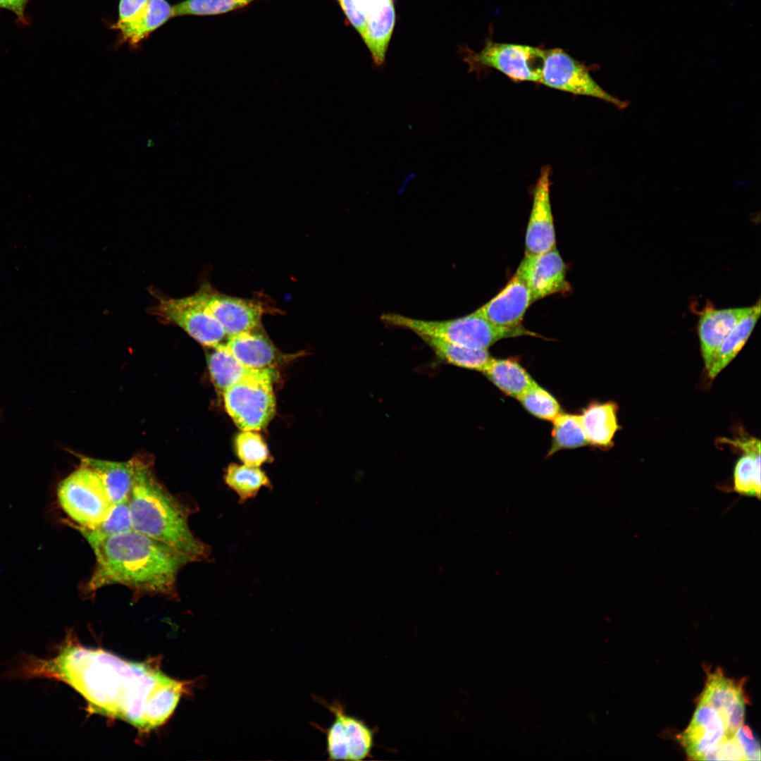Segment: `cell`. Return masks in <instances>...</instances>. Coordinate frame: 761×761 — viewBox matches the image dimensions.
Listing matches in <instances>:
<instances>
[{
  "mask_svg": "<svg viewBox=\"0 0 761 761\" xmlns=\"http://www.w3.org/2000/svg\"><path fill=\"white\" fill-rule=\"evenodd\" d=\"M17 675L62 681L85 699L89 710L142 731L165 723L185 689L156 668L82 646L70 635L54 657L24 658Z\"/></svg>",
  "mask_w": 761,
  "mask_h": 761,
  "instance_id": "cell-1",
  "label": "cell"
},
{
  "mask_svg": "<svg viewBox=\"0 0 761 761\" xmlns=\"http://www.w3.org/2000/svg\"><path fill=\"white\" fill-rule=\"evenodd\" d=\"M95 556V567L84 591L94 594L114 584L137 594L176 595L180 570L193 561L178 550L134 529L102 536L77 526Z\"/></svg>",
  "mask_w": 761,
  "mask_h": 761,
  "instance_id": "cell-2",
  "label": "cell"
},
{
  "mask_svg": "<svg viewBox=\"0 0 761 761\" xmlns=\"http://www.w3.org/2000/svg\"><path fill=\"white\" fill-rule=\"evenodd\" d=\"M128 500L134 530L178 550L193 562L210 558V547L189 527L185 507L159 483L150 466L137 459Z\"/></svg>",
  "mask_w": 761,
  "mask_h": 761,
  "instance_id": "cell-3",
  "label": "cell"
},
{
  "mask_svg": "<svg viewBox=\"0 0 761 761\" xmlns=\"http://www.w3.org/2000/svg\"><path fill=\"white\" fill-rule=\"evenodd\" d=\"M381 320L390 326L409 330L421 338H433L474 349H487L504 338L538 336L521 325L497 326L474 312L445 321L422 320L387 313L381 316Z\"/></svg>",
  "mask_w": 761,
  "mask_h": 761,
  "instance_id": "cell-4",
  "label": "cell"
},
{
  "mask_svg": "<svg viewBox=\"0 0 761 761\" xmlns=\"http://www.w3.org/2000/svg\"><path fill=\"white\" fill-rule=\"evenodd\" d=\"M275 377L271 368L252 369L223 392L225 408L241 430L263 429L273 416L276 400L272 383Z\"/></svg>",
  "mask_w": 761,
  "mask_h": 761,
  "instance_id": "cell-5",
  "label": "cell"
},
{
  "mask_svg": "<svg viewBox=\"0 0 761 761\" xmlns=\"http://www.w3.org/2000/svg\"><path fill=\"white\" fill-rule=\"evenodd\" d=\"M57 496L66 514L78 526L87 529L98 526L113 505L99 476L81 465L61 482Z\"/></svg>",
  "mask_w": 761,
  "mask_h": 761,
  "instance_id": "cell-6",
  "label": "cell"
},
{
  "mask_svg": "<svg viewBox=\"0 0 761 761\" xmlns=\"http://www.w3.org/2000/svg\"><path fill=\"white\" fill-rule=\"evenodd\" d=\"M156 303L150 309L152 315L183 329L199 343L214 347L223 343L228 335L215 318L200 292L180 298L166 296L151 288Z\"/></svg>",
  "mask_w": 761,
  "mask_h": 761,
  "instance_id": "cell-7",
  "label": "cell"
},
{
  "mask_svg": "<svg viewBox=\"0 0 761 761\" xmlns=\"http://www.w3.org/2000/svg\"><path fill=\"white\" fill-rule=\"evenodd\" d=\"M546 50L539 47L486 41L479 51H466L469 72L494 68L516 81L540 82Z\"/></svg>",
  "mask_w": 761,
  "mask_h": 761,
  "instance_id": "cell-8",
  "label": "cell"
},
{
  "mask_svg": "<svg viewBox=\"0 0 761 761\" xmlns=\"http://www.w3.org/2000/svg\"><path fill=\"white\" fill-rule=\"evenodd\" d=\"M540 83L549 87L595 97L609 102L619 109L626 102L605 91L592 78L588 68L561 49L546 50Z\"/></svg>",
  "mask_w": 761,
  "mask_h": 761,
  "instance_id": "cell-9",
  "label": "cell"
},
{
  "mask_svg": "<svg viewBox=\"0 0 761 761\" xmlns=\"http://www.w3.org/2000/svg\"><path fill=\"white\" fill-rule=\"evenodd\" d=\"M198 291L228 336L249 331L262 326V316L277 310L257 299L240 298L223 294L207 283H203Z\"/></svg>",
  "mask_w": 761,
  "mask_h": 761,
  "instance_id": "cell-10",
  "label": "cell"
},
{
  "mask_svg": "<svg viewBox=\"0 0 761 761\" xmlns=\"http://www.w3.org/2000/svg\"><path fill=\"white\" fill-rule=\"evenodd\" d=\"M743 683L726 677L717 669L707 674L705 688L699 697L698 703L710 705L718 712L728 737L734 736L743 724L746 699Z\"/></svg>",
  "mask_w": 761,
  "mask_h": 761,
  "instance_id": "cell-11",
  "label": "cell"
},
{
  "mask_svg": "<svg viewBox=\"0 0 761 761\" xmlns=\"http://www.w3.org/2000/svg\"><path fill=\"white\" fill-rule=\"evenodd\" d=\"M551 173V167L544 166L534 189L526 235L525 255H538L555 247V233L550 198Z\"/></svg>",
  "mask_w": 761,
  "mask_h": 761,
  "instance_id": "cell-12",
  "label": "cell"
},
{
  "mask_svg": "<svg viewBox=\"0 0 761 761\" xmlns=\"http://www.w3.org/2000/svg\"><path fill=\"white\" fill-rule=\"evenodd\" d=\"M516 273L526 283L532 303L569 289L565 264L555 247L538 255H525Z\"/></svg>",
  "mask_w": 761,
  "mask_h": 761,
  "instance_id": "cell-13",
  "label": "cell"
},
{
  "mask_svg": "<svg viewBox=\"0 0 761 761\" xmlns=\"http://www.w3.org/2000/svg\"><path fill=\"white\" fill-rule=\"evenodd\" d=\"M728 738L723 720L710 705L698 703L690 724L679 736V741L691 760H704Z\"/></svg>",
  "mask_w": 761,
  "mask_h": 761,
  "instance_id": "cell-14",
  "label": "cell"
},
{
  "mask_svg": "<svg viewBox=\"0 0 761 761\" xmlns=\"http://www.w3.org/2000/svg\"><path fill=\"white\" fill-rule=\"evenodd\" d=\"M531 304L528 287L516 272L502 290L474 313L497 326H516Z\"/></svg>",
  "mask_w": 761,
  "mask_h": 761,
  "instance_id": "cell-15",
  "label": "cell"
},
{
  "mask_svg": "<svg viewBox=\"0 0 761 761\" xmlns=\"http://www.w3.org/2000/svg\"><path fill=\"white\" fill-rule=\"evenodd\" d=\"M752 309L751 307L714 309L708 306L701 313L698 324L700 351L705 369H710L719 349L733 328Z\"/></svg>",
  "mask_w": 761,
  "mask_h": 761,
  "instance_id": "cell-16",
  "label": "cell"
},
{
  "mask_svg": "<svg viewBox=\"0 0 761 761\" xmlns=\"http://www.w3.org/2000/svg\"><path fill=\"white\" fill-rule=\"evenodd\" d=\"M224 343L227 349L249 369H272L283 357L262 326L249 331L228 336Z\"/></svg>",
  "mask_w": 761,
  "mask_h": 761,
  "instance_id": "cell-17",
  "label": "cell"
},
{
  "mask_svg": "<svg viewBox=\"0 0 761 761\" xmlns=\"http://www.w3.org/2000/svg\"><path fill=\"white\" fill-rule=\"evenodd\" d=\"M619 407L613 401L591 402L579 415L588 445L607 450L614 445L613 439L621 429L618 423Z\"/></svg>",
  "mask_w": 761,
  "mask_h": 761,
  "instance_id": "cell-18",
  "label": "cell"
},
{
  "mask_svg": "<svg viewBox=\"0 0 761 761\" xmlns=\"http://www.w3.org/2000/svg\"><path fill=\"white\" fill-rule=\"evenodd\" d=\"M136 459L112 462L83 457L81 466L95 472L102 481L114 504L128 499L135 473Z\"/></svg>",
  "mask_w": 761,
  "mask_h": 761,
  "instance_id": "cell-19",
  "label": "cell"
},
{
  "mask_svg": "<svg viewBox=\"0 0 761 761\" xmlns=\"http://www.w3.org/2000/svg\"><path fill=\"white\" fill-rule=\"evenodd\" d=\"M171 17L172 6L166 0H150L135 18L127 23H116L113 27L119 31L124 42L136 47Z\"/></svg>",
  "mask_w": 761,
  "mask_h": 761,
  "instance_id": "cell-20",
  "label": "cell"
},
{
  "mask_svg": "<svg viewBox=\"0 0 761 761\" xmlns=\"http://www.w3.org/2000/svg\"><path fill=\"white\" fill-rule=\"evenodd\" d=\"M395 23L394 0H391L366 19L364 28L360 34L376 66H381L385 63Z\"/></svg>",
  "mask_w": 761,
  "mask_h": 761,
  "instance_id": "cell-21",
  "label": "cell"
},
{
  "mask_svg": "<svg viewBox=\"0 0 761 761\" xmlns=\"http://www.w3.org/2000/svg\"><path fill=\"white\" fill-rule=\"evenodd\" d=\"M483 373L502 392L516 399L536 383L514 359L493 358Z\"/></svg>",
  "mask_w": 761,
  "mask_h": 761,
  "instance_id": "cell-22",
  "label": "cell"
},
{
  "mask_svg": "<svg viewBox=\"0 0 761 761\" xmlns=\"http://www.w3.org/2000/svg\"><path fill=\"white\" fill-rule=\"evenodd\" d=\"M760 300L733 328L722 343L716 358L707 371L710 378L717 376L737 355L752 333L760 315Z\"/></svg>",
  "mask_w": 761,
  "mask_h": 761,
  "instance_id": "cell-23",
  "label": "cell"
},
{
  "mask_svg": "<svg viewBox=\"0 0 761 761\" xmlns=\"http://www.w3.org/2000/svg\"><path fill=\"white\" fill-rule=\"evenodd\" d=\"M439 360L454 366L483 372L493 357L487 349L470 348L433 338H421Z\"/></svg>",
  "mask_w": 761,
  "mask_h": 761,
  "instance_id": "cell-24",
  "label": "cell"
},
{
  "mask_svg": "<svg viewBox=\"0 0 761 761\" xmlns=\"http://www.w3.org/2000/svg\"><path fill=\"white\" fill-rule=\"evenodd\" d=\"M212 349L207 354L208 368L215 386L222 393L253 369L242 364L227 349L224 342Z\"/></svg>",
  "mask_w": 761,
  "mask_h": 761,
  "instance_id": "cell-25",
  "label": "cell"
},
{
  "mask_svg": "<svg viewBox=\"0 0 761 761\" xmlns=\"http://www.w3.org/2000/svg\"><path fill=\"white\" fill-rule=\"evenodd\" d=\"M224 481L244 504L255 497L263 487L271 488V483L266 473L257 466L230 464L226 468Z\"/></svg>",
  "mask_w": 761,
  "mask_h": 761,
  "instance_id": "cell-26",
  "label": "cell"
},
{
  "mask_svg": "<svg viewBox=\"0 0 761 761\" xmlns=\"http://www.w3.org/2000/svg\"><path fill=\"white\" fill-rule=\"evenodd\" d=\"M552 423V443L547 457L562 450L588 445L579 415L561 412Z\"/></svg>",
  "mask_w": 761,
  "mask_h": 761,
  "instance_id": "cell-27",
  "label": "cell"
},
{
  "mask_svg": "<svg viewBox=\"0 0 761 761\" xmlns=\"http://www.w3.org/2000/svg\"><path fill=\"white\" fill-rule=\"evenodd\" d=\"M346 729L349 760H362L371 755L374 745V731L364 721L347 714L343 706L334 702Z\"/></svg>",
  "mask_w": 761,
  "mask_h": 761,
  "instance_id": "cell-28",
  "label": "cell"
},
{
  "mask_svg": "<svg viewBox=\"0 0 761 761\" xmlns=\"http://www.w3.org/2000/svg\"><path fill=\"white\" fill-rule=\"evenodd\" d=\"M734 471V490L743 495L760 498V448L743 452Z\"/></svg>",
  "mask_w": 761,
  "mask_h": 761,
  "instance_id": "cell-29",
  "label": "cell"
},
{
  "mask_svg": "<svg viewBox=\"0 0 761 761\" xmlns=\"http://www.w3.org/2000/svg\"><path fill=\"white\" fill-rule=\"evenodd\" d=\"M257 0H185L172 6V17L214 16L245 8Z\"/></svg>",
  "mask_w": 761,
  "mask_h": 761,
  "instance_id": "cell-30",
  "label": "cell"
},
{
  "mask_svg": "<svg viewBox=\"0 0 761 761\" xmlns=\"http://www.w3.org/2000/svg\"><path fill=\"white\" fill-rule=\"evenodd\" d=\"M524 409L536 417L553 421L561 413V407L547 390L536 383L517 399Z\"/></svg>",
  "mask_w": 761,
  "mask_h": 761,
  "instance_id": "cell-31",
  "label": "cell"
},
{
  "mask_svg": "<svg viewBox=\"0 0 761 761\" xmlns=\"http://www.w3.org/2000/svg\"><path fill=\"white\" fill-rule=\"evenodd\" d=\"M235 446L238 457L246 465L259 467L269 458L266 444L254 431H242L237 435Z\"/></svg>",
  "mask_w": 761,
  "mask_h": 761,
  "instance_id": "cell-32",
  "label": "cell"
},
{
  "mask_svg": "<svg viewBox=\"0 0 761 761\" xmlns=\"http://www.w3.org/2000/svg\"><path fill=\"white\" fill-rule=\"evenodd\" d=\"M324 705L335 715L332 724L326 729L327 738V753L328 759L349 760V750L347 735L343 722L337 710L335 703H325Z\"/></svg>",
  "mask_w": 761,
  "mask_h": 761,
  "instance_id": "cell-33",
  "label": "cell"
},
{
  "mask_svg": "<svg viewBox=\"0 0 761 761\" xmlns=\"http://www.w3.org/2000/svg\"><path fill=\"white\" fill-rule=\"evenodd\" d=\"M349 23L361 34L366 19L391 0H337Z\"/></svg>",
  "mask_w": 761,
  "mask_h": 761,
  "instance_id": "cell-34",
  "label": "cell"
},
{
  "mask_svg": "<svg viewBox=\"0 0 761 761\" xmlns=\"http://www.w3.org/2000/svg\"><path fill=\"white\" fill-rule=\"evenodd\" d=\"M128 500L114 504L108 516L89 530L102 536H113L133 529Z\"/></svg>",
  "mask_w": 761,
  "mask_h": 761,
  "instance_id": "cell-35",
  "label": "cell"
},
{
  "mask_svg": "<svg viewBox=\"0 0 761 761\" xmlns=\"http://www.w3.org/2000/svg\"><path fill=\"white\" fill-rule=\"evenodd\" d=\"M704 760H745L742 748L734 736L722 741Z\"/></svg>",
  "mask_w": 761,
  "mask_h": 761,
  "instance_id": "cell-36",
  "label": "cell"
},
{
  "mask_svg": "<svg viewBox=\"0 0 761 761\" xmlns=\"http://www.w3.org/2000/svg\"><path fill=\"white\" fill-rule=\"evenodd\" d=\"M734 737L742 748L745 760H760V743L748 726L742 724L736 731Z\"/></svg>",
  "mask_w": 761,
  "mask_h": 761,
  "instance_id": "cell-37",
  "label": "cell"
},
{
  "mask_svg": "<svg viewBox=\"0 0 761 761\" xmlns=\"http://www.w3.org/2000/svg\"><path fill=\"white\" fill-rule=\"evenodd\" d=\"M150 0H120L118 20L116 23L129 22L142 12Z\"/></svg>",
  "mask_w": 761,
  "mask_h": 761,
  "instance_id": "cell-38",
  "label": "cell"
},
{
  "mask_svg": "<svg viewBox=\"0 0 761 761\" xmlns=\"http://www.w3.org/2000/svg\"><path fill=\"white\" fill-rule=\"evenodd\" d=\"M30 0H0V8L13 13L18 19H25V10Z\"/></svg>",
  "mask_w": 761,
  "mask_h": 761,
  "instance_id": "cell-39",
  "label": "cell"
}]
</instances>
